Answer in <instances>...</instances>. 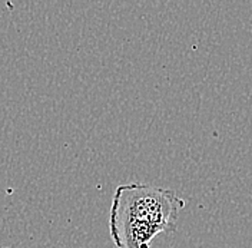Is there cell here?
<instances>
[{
	"label": "cell",
	"mask_w": 252,
	"mask_h": 248,
	"mask_svg": "<svg viewBox=\"0 0 252 248\" xmlns=\"http://www.w3.org/2000/svg\"><path fill=\"white\" fill-rule=\"evenodd\" d=\"M185 201L173 191L148 184L116 188L109 217L110 237L118 248H151L154 238L175 231Z\"/></svg>",
	"instance_id": "6da1fadb"
}]
</instances>
